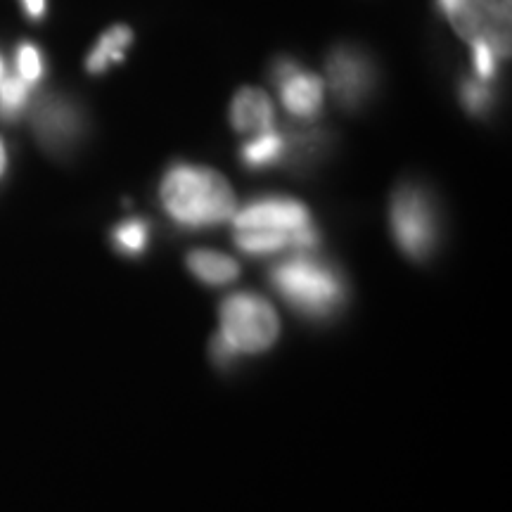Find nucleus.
<instances>
[{
  "instance_id": "0eeeda50",
  "label": "nucleus",
  "mask_w": 512,
  "mask_h": 512,
  "mask_svg": "<svg viewBox=\"0 0 512 512\" xmlns=\"http://www.w3.org/2000/svg\"><path fill=\"white\" fill-rule=\"evenodd\" d=\"M328 76L332 95L344 110H358L375 91V64L370 55L361 53L358 48L339 46L332 50L328 57Z\"/></svg>"
},
{
  "instance_id": "39448f33",
  "label": "nucleus",
  "mask_w": 512,
  "mask_h": 512,
  "mask_svg": "<svg viewBox=\"0 0 512 512\" xmlns=\"http://www.w3.org/2000/svg\"><path fill=\"white\" fill-rule=\"evenodd\" d=\"M392 233L403 254L425 261L437 245V216L425 190L401 185L392 197Z\"/></svg>"
},
{
  "instance_id": "4be33fe9",
  "label": "nucleus",
  "mask_w": 512,
  "mask_h": 512,
  "mask_svg": "<svg viewBox=\"0 0 512 512\" xmlns=\"http://www.w3.org/2000/svg\"><path fill=\"white\" fill-rule=\"evenodd\" d=\"M0 79H3V62H0Z\"/></svg>"
},
{
  "instance_id": "2eb2a0df",
  "label": "nucleus",
  "mask_w": 512,
  "mask_h": 512,
  "mask_svg": "<svg viewBox=\"0 0 512 512\" xmlns=\"http://www.w3.org/2000/svg\"><path fill=\"white\" fill-rule=\"evenodd\" d=\"M147 233H150V228H147V223L143 219H131L119 223L112 240L119 252H124L128 256H138L143 254L147 247Z\"/></svg>"
},
{
  "instance_id": "f3484780",
  "label": "nucleus",
  "mask_w": 512,
  "mask_h": 512,
  "mask_svg": "<svg viewBox=\"0 0 512 512\" xmlns=\"http://www.w3.org/2000/svg\"><path fill=\"white\" fill-rule=\"evenodd\" d=\"M17 69H19V76H22L24 81L34 83L41 79V72H43V64H41V55H38V50L34 46H29V43H24L22 48H19L17 53Z\"/></svg>"
},
{
  "instance_id": "f8f14e48",
  "label": "nucleus",
  "mask_w": 512,
  "mask_h": 512,
  "mask_svg": "<svg viewBox=\"0 0 512 512\" xmlns=\"http://www.w3.org/2000/svg\"><path fill=\"white\" fill-rule=\"evenodd\" d=\"M133 43V31L124 27V24H117V27L107 29L105 34L100 36L98 46L91 50L86 60V69L91 74H105L107 67L112 62L124 60V50Z\"/></svg>"
},
{
  "instance_id": "6ab92c4d",
  "label": "nucleus",
  "mask_w": 512,
  "mask_h": 512,
  "mask_svg": "<svg viewBox=\"0 0 512 512\" xmlns=\"http://www.w3.org/2000/svg\"><path fill=\"white\" fill-rule=\"evenodd\" d=\"M31 17H41L46 12V0H22Z\"/></svg>"
},
{
  "instance_id": "6e6552de",
  "label": "nucleus",
  "mask_w": 512,
  "mask_h": 512,
  "mask_svg": "<svg viewBox=\"0 0 512 512\" xmlns=\"http://www.w3.org/2000/svg\"><path fill=\"white\" fill-rule=\"evenodd\" d=\"M273 81L278 83L280 98L287 112L299 119L316 117L323 107V81L316 74L302 72L292 60H278L273 67Z\"/></svg>"
},
{
  "instance_id": "7ed1b4c3",
  "label": "nucleus",
  "mask_w": 512,
  "mask_h": 512,
  "mask_svg": "<svg viewBox=\"0 0 512 512\" xmlns=\"http://www.w3.org/2000/svg\"><path fill=\"white\" fill-rule=\"evenodd\" d=\"M271 283L292 309L309 318H328L344 302V285L335 268L306 256L275 266Z\"/></svg>"
},
{
  "instance_id": "dca6fc26",
  "label": "nucleus",
  "mask_w": 512,
  "mask_h": 512,
  "mask_svg": "<svg viewBox=\"0 0 512 512\" xmlns=\"http://www.w3.org/2000/svg\"><path fill=\"white\" fill-rule=\"evenodd\" d=\"M460 100H463L467 112L479 117V114L489 112L494 95H491L489 86L482 79H465L460 83Z\"/></svg>"
},
{
  "instance_id": "a211bd4d",
  "label": "nucleus",
  "mask_w": 512,
  "mask_h": 512,
  "mask_svg": "<svg viewBox=\"0 0 512 512\" xmlns=\"http://www.w3.org/2000/svg\"><path fill=\"white\" fill-rule=\"evenodd\" d=\"M475 48V69H477V74H479V79L482 81H489V79H494L496 76V55L491 53L489 48L486 46H472Z\"/></svg>"
},
{
  "instance_id": "4468645a",
  "label": "nucleus",
  "mask_w": 512,
  "mask_h": 512,
  "mask_svg": "<svg viewBox=\"0 0 512 512\" xmlns=\"http://www.w3.org/2000/svg\"><path fill=\"white\" fill-rule=\"evenodd\" d=\"M29 98V83L22 76H5L0 79V117L15 119L24 110Z\"/></svg>"
},
{
  "instance_id": "9d476101",
  "label": "nucleus",
  "mask_w": 512,
  "mask_h": 512,
  "mask_svg": "<svg viewBox=\"0 0 512 512\" xmlns=\"http://www.w3.org/2000/svg\"><path fill=\"white\" fill-rule=\"evenodd\" d=\"M273 102L259 88H242L230 105V124L240 133L273 131Z\"/></svg>"
},
{
  "instance_id": "412c9836",
  "label": "nucleus",
  "mask_w": 512,
  "mask_h": 512,
  "mask_svg": "<svg viewBox=\"0 0 512 512\" xmlns=\"http://www.w3.org/2000/svg\"><path fill=\"white\" fill-rule=\"evenodd\" d=\"M5 164H8V155H5V145H3V140H0V176H3Z\"/></svg>"
},
{
  "instance_id": "20e7f679",
  "label": "nucleus",
  "mask_w": 512,
  "mask_h": 512,
  "mask_svg": "<svg viewBox=\"0 0 512 512\" xmlns=\"http://www.w3.org/2000/svg\"><path fill=\"white\" fill-rule=\"evenodd\" d=\"M280 323L273 306L252 292H238L221 306V342L233 356L261 354L278 339Z\"/></svg>"
},
{
  "instance_id": "423d86ee",
  "label": "nucleus",
  "mask_w": 512,
  "mask_h": 512,
  "mask_svg": "<svg viewBox=\"0 0 512 512\" xmlns=\"http://www.w3.org/2000/svg\"><path fill=\"white\" fill-rule=\"evenodd\" d=\"M446 17L470 46H486L496 60L510 55V0H458Z\"/></svg>"
},
{
  "instance_id": "ddd939ff",
  "label": "nucleus",
  "mask_w": 512,
  "mask_h": 512,
  "mask_svg": "<svg viewBox=\"0 0 512 512\" xmlns=\"http://www.w3.org/2000/svg\"><path fill=\"white\" fill-rule=\"evenodd\" d=\"M287 152L285 138L275 131L259 133L254 140H249L247 145H242V164L249 166V169H266V166H273L280 162Z\"/></svg>"
},
{
  "instance_id": "1a4fd4ad",
  "label": "nucleus",
  "mask_w": 512,
  "mask_h": 512,
  "mask_svg": "<svg viewBox=\"0 0 512 512\" xmlns=\"http://www.w3.org/2000/svg\"><path fill=\"white\" fill-rule=\"evenodd\" d=\"M36 136L48 150H64L81 133L79 114L67 102L53 100L38 107L36 112Z\"/></svg>"
},
{
  "instance_id": "f03ea898",
  "label": "nucleus",
  "mask_w": 512,
  "mask_h": 512,
  "mask_svg": "<svg viewBox=\"0 0 512 512\" xmlns=\"http://www.w3.org/2000/svg\"><path fill=\"white\" fill-rule=\"evenodd\" d=\"M166 214L178 226L207 228L235 216V195L226 178L207 166L178 164L162 181Z\"/></svg>"
},
{
  "instance_id": "aec40b11",
  "label": "nucleus",
  "mask_w": 512,
  "mask_h": 512,
  "mask_svg": "<svg viewBox=\"0 0 512 512\" xmlns=\"http://www.w3.org/2000/svg\"><path fill=\"white\" fill-rule=\"evenodd\" d=\"M456 3H458V0H437L439 10H441V12H444V15H446V12H448V10H451V8H453V5H456Z\"/></svg>"
},
{
  "instance_id": "f257e3e1",
  "label": "nucleus",
  "mask_w": 512,
  "mask_h": 512,
  "mask_svg": "<svg viewBox=\"0 0 512 512\" xmlns=\"http://www.w3.org/2000/svg\"><path fill=\"white\" fill-rule=\"evenodd\" d=\"M235 245L242 252L264 256L280 249H313L318 233L309 209L290 197H264L233 216Z\"/></svg>"
},
{
  "instance_id": "9b49d317",
  "label": "nucleus",
  "mask_w": 512,
  "mask_h": 512,
  "mask_svg": "<svg viewBox=\"0 0 512 512\" xmlns=\"http://www.w3.org/2000/svg\"><path fill=\"white\" fill-rule=\"evenodd\" d=\"M188 268L197 280L207 285H228L240 275V266L226 254L195 249L188 254Z\"/></svg>"
}]
</instances>
